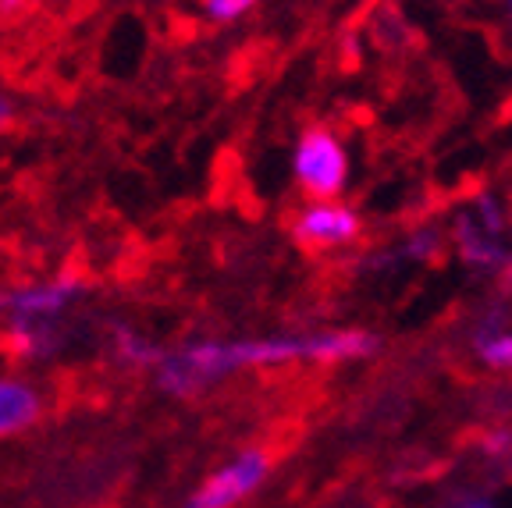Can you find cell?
<instances>
[{
    "mask_svg": "<svg viewBox=\"0 0 512 508\" xmlns=\"http://www.w3.org/2000/svg\"><path fill=\"white\" fill-rule=\"evenodd\" d=\"M288 235L303 253L320 256L356 246L363 239V217L345 199H306L288 221Z\"/></svg>",
    "mask_w": 512,
    "mask_h": 508,
    "instance_id": "cell-4",
    "label": "cell"
},
{
    "mask_svg": "<svg viewBox=\"0 0 512 508\" xmlns=\"http://www.w3.org/2000/svg\"><path fill=\"white\" fill-rule=\"evenodd\" d=\"M431 508H502L495 501V494L484 491V487H456V491H448L438 505Z\"/></svg>",
    "mask_w": 512,
    "mask_h": 508,
    "instance_id": "cell-14",
    "label": "cell"
},
{
    "mask_svg": "<svg viewBox=\"0 0 512 508\" xmlns=\"http://www.w3.org/2000/svg\"><path fill=\"white\" fill-rule=\"evenodd\" d=\"M381 334L370 327H303V331L246 334V338H192L164 352L153 388L175 402H196L246 370L281 366H342L374 359Z\"/></svg>",
    "mask_w": 512,
    "mask_h": 508,
    "instance_id": "cell-1",
    "label": "cell"
},
{
    "mask_svg": "<svg viewBox=\"0 0 512 508\" xmlns=\"http://www.w3.org/2000/svg\"><path fill=\"white\" fill-rule=\"evenodd\" d=\"M0 342L11 359L25 366L50 363L68 345V324L54 317H25V320H4L0 324Z\"/></svg>",
    "mask_w": 512,
    "mask_h": 508,
    "instance_id": "cell-7",
    "label": "cell"
},
{
    "mask_svg": "<svg viewBox=\"0 0 512 508\" xmlns=\"http://www.w3.org/2000/svg\"><path fill=\"white\" fill-rule=\"evenodd\" d=\"M47 413V395L32 377L0 374V441L29 434Z\"/></svg>",
    "mask_w": 512,
    "mask_h": 508,
    "instance_id": "cell-9",
    "label": "cell"
},
{
    "mask_svg": "<svg viewBox=\"0 0 512 508\" xmlns=\"http://www.w3.org/2000/svg\"><path fill=\"white\" fill-rule=\"evenodd\" d=\"M82 295H86V281L79 274H57V278L29 281V285L0 288V324L25 317L68 320V313Z\"/></svg>",
    "mask_w": 512,
    "mask_h": 508,
    "instance_id": "cell-5",
    "label": "cell"
},
{
    "mask_svg": "<svg viewBox=\"0 0 512 508\" xmlns=\"http://www.w3.org/2000/svg\"><path fill=\"white\" fill-rule=\"evenodd\" d=\"M32 4H36V0H0V15H22Z\"/></svg>",
    "mask_w": 512,
    "mask_h": 508,
    "instance_id": "cell-16",
    "label": "cell"
},
{
    "mask_svg": "<svg viewBox=\"0 0 512 508\" xmlns=\"http://www.w3.org/2000/svg\"><path fill=\"white\" fill-rule=\"evenodd\" d=\"M107 345H111V356L125 370H139V374H153L164 359V345H157L146 331H139L132 320H111L107 324Z\"/></svg>",
    "mask_w": 512,
    "mask_h": 508,
    "instance_id": "cell-11",
    "label": "cell"
},
{
    "mask_svg": "<svg viewBox=\"0 0 512 508\" xmlns=\"http://www.w3.org/2000/svg\"><path fill=\"white\" fill-rule=\"evenodd\" d=\"M509 420H512V409H509Z\"/></svg>",
    "mask_w": 512,
    "mask_h": 508,
    "instance_id": "cell-18",
    "label": "cell"
},
{
    "mask_svg": "<svg viewBox=\"0 0 512 508\" xmlns=\"http://www.w3.org/2000/svg\"><path fill=\"white\" fill-rule=\"evenodd\" d=\"M288 171H292V182L306 199H342L352 178L349 146L331 125L313 121L296 135Z\"/></svg>",
    "mask_w": 512,
    "mask_h": 508,
    "instance_id": "cell-2",
    "label": "cell"
},
{
    "mask_svg": "<svg viewBox=\"0 0 512 508\" xmlns=\"http://www.w3.org/2000/svg\"><path fill=\"white\" fill-rule=\"evenodd\" d=\"M445 246H448V235L438 224H420V228L406 231L395 246L363 256V270L367 274H388V270H399L406 263H434L445 253Z\"/></svg>",
    "mask_w": 512,
    "mask_h": 508,
    "instance_id": "cell-10",
    "label": "cell"
},
{
    "mask_svg": "<svg viewBox=\"0 0 512 508\" xmlns=\"http://www.w3.org/2000/svg\"><path fill=\"white\" fill-rule=\"evenodd\" d=\"M470 356L488 374H512V310L509 302H488L466 331Z\"/></svg>",
    "mask_w": 512,
    "mask_h": 508,
    "instance_id": "cell-8",
    "label": "cell"
},
{
    "mask_svg": "<svg viewBox=\"0 0 512 508\" xmlns=\"http://www.w3.org/2000/svg\"><path fill=\"white\" fill-rule=\"evenodd\" d=\"M448 246L456 253V260L466 270L480 274V278H498L512 285V239H495L480 228L470 217V210L456 214L452 231H448Z\"/></svg>",
    "mask_w": 512,
    "mask_h": 508,
    "instance_id": "cell-6",
    "label": "cell"
},
{
    "mask_svg": "<svg viewBox=\"0 0 512 508\" xmlns=\"http://www.w3.org/2000/svg\"><path fill=\"white\" fill-rule=\"evenodd\" d=\"M480 459L495 473H512V420L509 423H491L488 430H480Z\"/></svg>",
    "mask_w": 512,
    "mask_h": 508,
    "instance_id": "cell-12",
    "label": "cell"
},
{
    "mask_svg": "<svg viewBox=\"0 0 512 508\" xmlns=\"http://www.w3.org/2000/svg\"><path fill=\"white\" fill-rule=\"evenodd\" d=\"M15 118H18L15 96H11L8 89H0V132H8V128L15 125Z\"/></svg>",
    "mask_w": 512,
    "mask_h": 508,
    "instance_id": "cell-15",
    "label": "cell"
},
{
    "mask_svg": "<svg viewBox=\"0 0 512 508\" xmlns=\"http://www.w3.org/2000/svg\"><path fill=\"white\" fill-rule=\"evenodd\" d=\"M505 15H509V22H512V0H505Z\"/></svg>",
    "mask_w": 512,
    "mask_h": 508,
    "instance_id": "cell-17",
    "label": "cell"
},
{
    "mask_svg": "<svg viewBox=\"0 0 512 508\" xmlns=\"http://www.w3.org/2000/svg\"><path fill=\"white\" fill-rule=\"evenodd\" d=\"M274 455L260 445H246L224 459L221 466H214L200 484L185 494L182 508H239L242 501H249L253 494L264 491V484L271 480Z\"/></svg>",
    "mask_w": 512,
    "mask_h": 508,
    "instance_id": "cell-3",
    "label": "cell"
},
{
    "mask_svg": "<svg viewBox=\"0 0 512 508\" xmlns=\"http://www.w3.org/2000/svg\"><path fill=\"white\" fill-rule=\"evenodd\" d=\"M260 8V0H200V15L210 25H239Z\"/></svg>",
    "mask_w": 512,
    "mask_h": 508,
    "instance_id": "cell-13",
    "label": "cell"
}]
</instances>
